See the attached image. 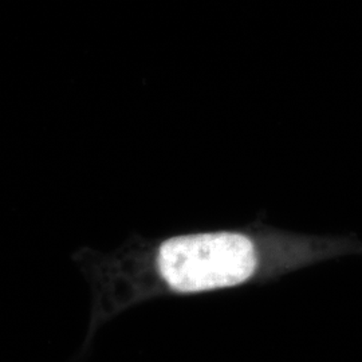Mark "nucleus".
<instances>
[{
  "mask_svg": "<svg viewBox=\"0 0 362 362\" xmlns=\"http://www.w3.org/2000/svg\"><path fill=\"white\" fill-rule=\"evenodd\" d=\"M260 250L242 233H194L172 238L158 248L163 279L180 293L242 285L258 270Z\"/></svg>",
  "mask_w": 362,
  "mask_h": 362,
  "instance_id": "f257e3e1",
  "label": "nucleus"
}]
</instances>
